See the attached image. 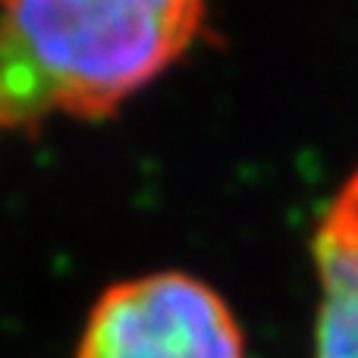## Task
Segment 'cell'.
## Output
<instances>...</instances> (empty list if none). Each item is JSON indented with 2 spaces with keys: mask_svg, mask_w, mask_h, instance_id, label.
<instances>
[{
  "mask_svg": "<svg viewBox=\"0 0 358 358\" xmlns=\"http://www.w3.org/2000/svg\"><path fill=\"white\" fill-rule=\"evenodd\" d=\"M79 358H245V340L220 292L161 271L123 280L94 302Z\"/></svg>",
  "mask_w": 358,
  "mask_h": 358,
  "instance_id": "cell-2",
  "label": "cell"
},
{
  "mask_svg": "<svg viewBox=\"0 0 358 358\" xmlns=\"http://www.w3.org/2000/svg\"><path fill=\"white\" fill-rule=\"evenodd\" d=\"M204 25L208 0H0V138L117 117Z\"/></svg>",
  "mask_w": 358,
  "mask_h": 358,
  "instance_id": "cell-1",
  "label": "cell"
},
{
  "mask_svg": "<svg viewBox=\"0 0 358 358\" xmlns=\"http://www.w3.org/2000/svg\"><path fill=\"white\" fill-rule=\"evenodd\" d=\"M311 255L321 283L315 358H358V167L321 214Z\"/></svg>",
  "mask_w": 358,
  "mask_h": 358,
  "instance_id": "cell-3",
  "label": "cell"
}]
</instances>
